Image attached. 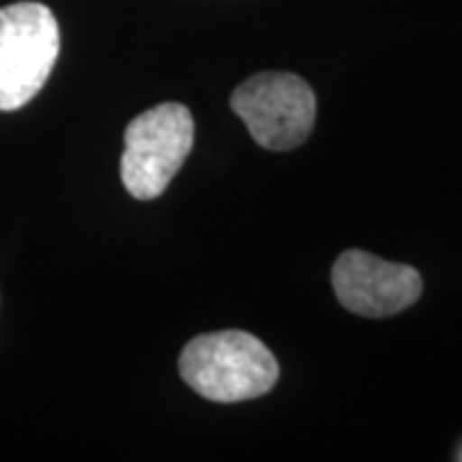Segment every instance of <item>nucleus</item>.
Segmentation results:
<instances>
[{"label": "nucleus", "instance_id": "nucleus-1", "mask_svg": "<svg viewBox=\"0 0 462 462\" xmlns=\"http://www.w3.org/2000/svg\"><path fill=\"white\" fill-rule=\"evenodd\" d=\"M182 380L216 403H239L264 396L281 378L275 355L247 331L200 334L182 349Z\"/></svg>", "mask_w": 462, "mask_h": 462}, {"label": "nucleus", "instance_id": "nucleus-2", "mask_svg": "<svg viewBox=\"0 0 462 462\" xmlns=\"http://www.w3.org/2000/svg\"><path fill=\"white\" fill-rule=\"evenodd\" d=\"M196 139V124L180 103H162L126 126L121 180L136 200H154L180 172Z\"/></svg>", "mask_w": 462, "mask_h": 462}, {"label": "nucleus", "instance_id": "nucleus-3", "mask_svg": "<svg viewBox=\"0 0 462 462\" xmlns=\"http://www.w3.org/2000/svg\"><path fill=\"white\" fill-rule=\"evenodd\" d=\"M60 57L57 18L42 3L0 8V111L32 103Z\"/></svg>", "mask_w": 462, "mask_h": 462}, {"label": "nucleus", "instance_id": "nucleus-4", "mask_svg": "<svg viewBox=\"0 0 462 462\" xmlns=\"http://www.w3.org/2000/svg\"><path fill=\"white\" fill-rule=\"evenodd\" d=\"M231 108L247 124L252 139L273 152L300 147L316 121L311 85L291 72H263L249 78L234 90Z\"/></svg>", "mask_w": 462, "mask_h": 462}, {"label": "nucleus", "instance_id": "nucleus-5", "mask_svg": "<svg viewBox=\"0 0 462 462\" xmlns=\"http://www.w3.org/2000/svg\"><path fill=\"white\" fill-rule=\"evenodd\" d=\"M331 285L346 311L370 319L401 314L421 296V275L409 264L388 263L360 249L339 254Z\"/></svg>", "mask_w": 462, "mask_h": 462}]
</instances>
